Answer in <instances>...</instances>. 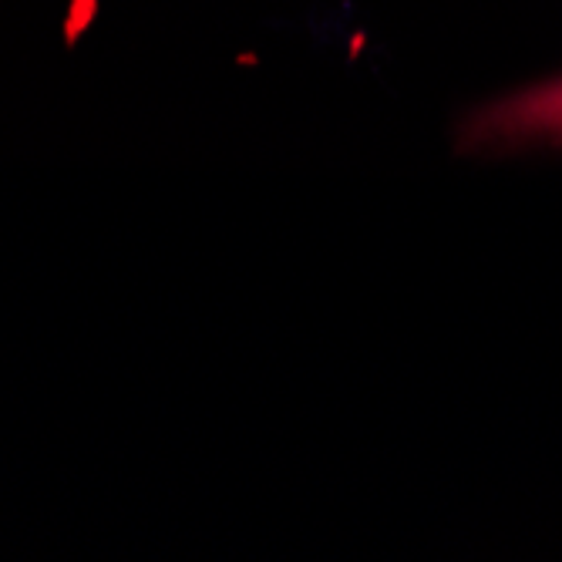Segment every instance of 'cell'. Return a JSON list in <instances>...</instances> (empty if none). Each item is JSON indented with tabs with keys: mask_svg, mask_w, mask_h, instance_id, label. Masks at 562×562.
<instances>
[{
	"mask_svg": "<svg viewBox=\"0 0 562 562\" xmlns=\"http://www.w3.org/2000/svg\"><path fill=\"white\" fill-rule=\"evenodd\" d=\"M469 148L562 145V78L516 91L465 125Z\"/></svg>",
	"mask_w": 562,
	"mask_h": 562,
	"instance_id": "1",
	"label": "cell"
},
{
	"mask_svg": "<svg viewBox=\"0 0 562 562\" xmlns=\"http://www.w3.org/2000/svg\"><path fill=\"white\" fill-rule=\"evenodd\" d=\"M94 4H98V0H71L68 24H65L68 41H78V34L91 24V18H94Z\"/></svg>",
	"mask_w": 562,
	"mask_h": 562,
	"instance_id": "2",
	"label": "cell"
}]
</instances>
